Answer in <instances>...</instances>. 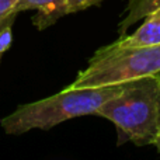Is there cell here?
Returning a JSON list of instances; mask_svg holds the SVG:
<instances>
[{
	"label": "cell",
	"instance_id": "6da1fadb",
	"mask_svg": "<svg viewBox=\"0 0 160 160\" xmlns=\"http://www.w3.org/2000/svg\"><path fill=\"white\" fill-rule=\"evenodd\" d=\"M118 131V145H155L160 135V78L149 76L121 83V90L97 110Z\"/></svg>",
	"mask_w": 160,
	"mask_h": 160
},
{
	"label": "cell",
	"instance_id": "7a4b0ae2",
	"mask_svg": "<svg viewBox=\"0 0 160 160\" xmlns=\"http://www.w3.org/2000/svg\"><path fill=\"white\" fill-rule=\"evenodd\" d=\"M119 90L121 83L79 88L69 86L51 97L17 107L0 125L8 135H21L32 129L47 131L68 119L96 115L97 110Z\"/></svg>",
	"mask_w": 160,
	"mask_h": 160
},
{
	"label": "cell",
	"instance_id": "3957f363",
	"mask_svg": "<svg viewBox=\"0 0 160 160\" xmlns=\"http://www.w3.org/2000/svg\"><path fill=\"white\" fill-rule=\"evenodd\" d=\"M149 76L160 78V44L152 47H118L112 42L96 51L88 66L79 72L70 87L119 84Z\"/></svg>",
	"mask_w": 160,
	"mask_h": 160
},
{
	"label": "cell",
	"instance_id": "277c9868",
	"mask_svg": "<svg viewBox=\"0 0 160 160\" xmlns=\"http://www.w3.org/2000/svg\"><path fill=\"white\" fill-rule=\"evenodd\" d=\"M102 0H20L18 13L34 10L32 24L37 30H47L62 17L86 10L91 6L100 4Z\"/></svg>",
	"mask_w": 160,
	"mask_h": 160
},
{
	"label": "cell",
	"instance_id": "5b68a950",
	"mask_svg": "<svg viewBox=\"0 0 160 160\" xmlns=\"http://www.w3.org/2000/svg\"><path fill=\"white\" fill-rule=\"evenodd\" d=\"M118 47H152L160 44V7L145 17L142 25L129 35H121L115 42Z\"/></svg>",
	"mask_w": 160,
	"mask_h": 160
},
{
	"label": "cell",
	"instance_id": "8992f818",
	"mask_svg": "<svg viewBox=\"0 0 160 160\" xmlns=\"http://www.w3.org/2000/svg\"><path fill=\"white\" fill-rule=\"evenodd\" d=\"M20 0H0V62L13 42V24L18 13Z\"/></svg>",
	"mask_w": 160,
	"mask_h": 160
},
{
	"label": "cell",
	"instance_id": "52a82bcc",
	"mask_svg": "<svg viewBox=\"0 0 160 160\" xmlns=\"http://www.w3.org/2000/svg\"><path fill=\"white\" fill-rule=\"evenodd\" d=\"M160 7V0H128L127 13L118 27L119 35H125L131 25L136 24L142 18Z\"/></svg>",
	"mask_w": 160,
	"mask_h": 160
},
{
	"label": "cell",
	"instance_id": "ba28073f",
	"mask_svg": "<svg viewBox=\"0 0 160 160\" xmlns=\"http://www.w3.org/2000/svg\"><path fill=\"white\" fill-rule=\"evenodd\" d=\"M155 146L158 148V150H159V153H160V135H159V138H158V141H156V143H155Z\"/></svg>",
	"mask_w": 160,
	"mask_h": 160
}]
</instances>
